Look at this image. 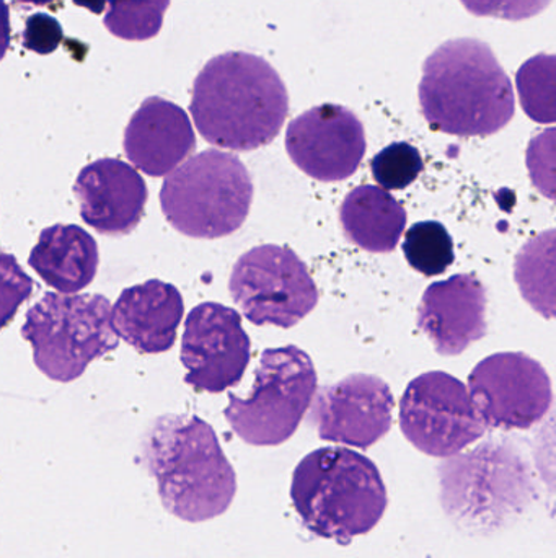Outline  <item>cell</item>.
<instances>
[{"instance_id":"4fadbf2b","label":"cell","mask_w":556,"mask_h":558,"mask_svg":"<svg viewBox=\"0 0 556 558\" xmlns=\"http://www.w3.org/2000/svg\"><path fill=\"white\" fill-rule=\"evenodd\" d=\"M394 405L384 380L353 374L317 396L310 422L325 441L368 449L391 432Z\"/></svg>"},{"instance_id":"f546056e","label":"cell","mask_w":556,"mask_h":558,"mask_svg":"<svg viewBox=\"0 0 556 558\" xmlns=\"http://www.w3.org/2000/svg\"><path fill=\"white\" fill-rule=\"evenodd\" d=\"M22 3H29V5H48V3L55 2V0H18Z\"/></svg>"},{"instance_id":"4316f807","label":"cell","mask_w":556,"mask_h":558,"mask_svg":"<svg viewBox=\"0 0 556 558\" xmlns=\"http://www.w3.org/2000/svg\"><path fill=\"white\" fill-rule=\"evenodd\" d=\"M64 33L58 20L46 13L28 16L23 29V46L36 54H51L61 45Z\"/></svg>"},{"instance_id":"603a6c76","label":"cell","mask_w":556,"mask_h":558,"mask_svg":"<svg viewBox=\"0 0 556 558\" xmlns=\"http://www.w3.org/2000/svg\"><path fill=\"white\" fill-rule=\"evenodd\" d=\"M516 82L528 117L542 124L555 123V56L529 59L519 69Z\"/></svg>"},{"instance_id":"7402d4cb","label":"cell","mask_w":556,"mask_h":558,"mask_svg":"<svg viewBox=\"0 0 556 558\" xmlns=\"http://www.w3.org/2000/svg\"><path fill=\"white\" fill-rule=\"evenodd\" d=\"M405 257L424 277H437L454 264V242L441 222L424 221L407 232Z\"/></svg>"},{"instance_id":"9a60e30c","label":"cell","mask_w":556,"mask_h":558,"mask_svg":"<svg viewBox=\"0 0 556 558\" xmlns=\"http://www.w3.org/2000/svg\"><path fill=\"white\" fill-rule=\"evenodd\" d=\"M486 291L473 275L434 282L421 299L418 328L437 353L457 356L486 335Z\"/></svg>"},{"instance_id":"ba28073f","label":"cell","mask_w":556,"mask_h":558,"mask_svg":"<svg viewBox=\"0 0 556 558\" xmlns=\"http://www.w3.org/2000/svg\"><path fill=\"white\" fill-rule=\"evenodd\" d=\"M228 291L255 325L291 328L319 304V289L296 252L260 245L238 258Z\"/></svg>"},{"instance_id":"cb8c5ba5","label":"cell","mask_w":556,"mask_h":558,"mask_svg":"<svg viewBox=\"0 0 556 558\" xmlns=\"http://www.w3.org/2000/svg\"><path fill=\"white\" fill-rule=\"evenodd\" d=\"M420 150L408 143H394L372 159L371 170L375 182L385 190H404L423 172Z\"/></svg>"},{"instance_id":"8fae6325","label":"cell","mask_w":556,"mask_h":558,"mask_svg":"<svg viewBox=\"0 0 556 558\" xmlns=\"http://www.w3.org/2000/svg\"><path fill=\"white\" fill-rule=\"evenodd\" d=\"M251 343L234 308L205 302L189 312L182 340L185 383L202 392L237 386L250 363Z\"/></svg>"},{"instance_id":"5b68a950","label":"cell","mask_w":556,"mask_h":558,"mask_svg":"<svg viewBox=\"0 0 556 558\" xmlns=\"http://www.w3.org/2000/svg\"><path fill=\"white\" fill-rule=\"evenodd\" d=\"M254 182L238 157L209 149L176 167L162 185L160 206L173 229L193 239H219L244 225Z\"/></svg>"},{"instance_id":"484cf974","label":"cell","mask_w":556,"mask_h":558,"mask_svg":"<svg viewBox=\"0 0 556 558\" xmlns=\"http://www.w3.org/2000/svg\"><path fill=\"white\" fill-rule=\"evenodd\" d=\"M472 15L521 22L544 12L552 0H460Z\"/></svg>"},{"instance_id":"277c9868","label":"cell","mask_w":556,"mask_h":558,"mask_svg":"<svg viewBox=\"0 0 556 558\" xmlns=\"http://www.w3.org/2000/svg\"><path fill=\"white\" fill-rule=\"evenodd\" d=\"M291 498L310 533L339 546L374 530L388 505L378 465L346 448L306 456L294 471Z\"/></svg>"},{"instance_id":"44dd1931","label":"cell","mask_w":556,"mask_h":558,"mask_svg":"<svg viewBox=\"0 0 556 558\" xmlns=\"http://www.w3.org/2000/svg\"><path fill=\"white\" fill-rule=\"evenodd\" d=\"M170 0H108L104 26L126 41H147L159 35Z\"/></svg>"},{"instance_id":"9c48e42d","label":"cell","mask_w":556,"mask_h":558,"mask_svg":"<svg viewBox=\"0 0 556 558\" xmlns=\"http://www.w3.org/2000/svg\"><path fill=\"white\" fill-rule=\"evenodd\" d=\"M405 438L433 458H449L486 432L466 384L443 371L411 380L400 400Z\"/></svg>"},{"instance_id":"5bb4252c","label":"cell","mask_w":556,"mask_h":558,"mask_svg":"<svg viewBox=\"0 0 556 558\" xmlns=\"http://www.w3.org/2000/svg\"><path fill=\"white\" fill-rule=\"evenodd\" d=\"M74 193L85 225L103 235L131 234L143 221L149 198L139 172L110 157L84 167L75 180Z\"/></svg>"},{"instance_id":"30bf717a","label":"cell","mask_w":556,"mask_h":558,"mask_svg":"<svg viewBox=\"0 0 556 558\" xmlns=\"http://www.w3.org/2000/svg\"><path fill=\"white\" fill-rule=\"evenodd\" d=\"M470 397L492 428L528 429L554 402L552 380L539 361L524 353H498L473 367Z\"/></svg>"},{"instance_id":"52a82bcc","label":"cell","mask_w":556,"mask_h":558,"mask_svg":"<svg viewBox=\"0 0 556 558\" xmlns=\"http://www.w3.org/2000/svg\"><path fill=\"white\" fill-rule=\"evenodd\" d=\"M316 392L317 371L309 354L294 344L271 348L261 354L250 396L231 393L224 415L248 445H283L299 428Z\"/></svg>"},{"instance_id":"d4e9b609","label":"cell","mask_w":556,"mask_h":558,"mask_svg":"<svg viewBox=\"0 0 556 558\" xmlns=\"http://www.w3.org/2000/svg\"><path fill=\"white\" fill-rule=\"evenodd\" d=\"M33 288V279L16 258L0 251V330L13 320L20 305L32 298Z\"/></svg>"},{"instance_id":"f1b7e54d","label":"cell","mask_w":556,"mask_h":558,"mask_svg":"<svg viewBox=\"0 0 556 558\" xmlns=\"http://www.w3.org/2000/svg\"><path fill=\"white\" fill-rule=\"evenodd\" d=\"M74 3L75 5L82 7V9H87L88 12L100 15L101 12H104L107 0H74Z\"/></svg>"},{"instance_id":"2e32d148","label":"cell","mask_w":556,"mask_h":558,"mask_svg":"<svg viewBox=\"0 0 556 558\" xmlns=\"http://www.w3.org/2000/svg\"><path fill=\"white\" fill-rule=\"evenodd\" d=\"M124 154L149 177L172 173L195 150L196 136L183 108L165 98L140 104L124 131Z\"/></svg>"},{"instance_id":"7a4b0ae2","label":"cell","mask_w":556,"mask_h":558,"mask_svg":"<svg viewBox=\"0 0 556 558\" xmlns=\"http://www.w3.org/2000/svg\"><path fill=\"white\" fill-rule=\"evenodd\" d=\"M418 94L424 120L453 136H492L515 117L511 81L479 39L441 45L424 61Z\"/></svg>"},{"instance_id":"e0dca14e","label":"cell","mask_w":556,"mask_h":558,"mask_svg":"<svg viewBox=\"0 0 556 558\" xmlns=\"http://www.w3.org/2000/svg\"><path fill=\"white\" fill-rule=\"evenodd\" d=\"M111 312L114 330L127 344L143 354H159L175 344L185 304L175 286L149 279L124 289Z\"/></svg>"},{"instance_id":"7c38bea8","label":"cell","mask_w":556,"mask_h":558,"mask_svg":"<svg viewBox=\"0 0 556 558\" xmlns=\"http://www.w3.org/2000/svg\"><path fill=\"white\" fill-rule=\"evenodd\" d=\"M286 149L291 160L312 179L342 182L365 159V126L348 108L320 105L291 121Z\"/></svg>"},{"instance_id":"8992f818","label":"cell","mask_w":556,"mask_h":558,"mask_svg":"<svg viewBox=\"0 0 556 558\" xmlns=\"http://www.w3.org/2000/svg\"><path fill=\"white\" fill-rule=\"evenodd\" d=\"M25 318L22 337L32 344L36 367L55 383L78 379L91 361L118 347L104 295L46 292Z\"/></svg>"},{"instance_id":"3957f363","label":"cell","mask_w":556,"mask_h":558,"mask_svg":"<svg viewBox=\"0 0 556 558\" xmlns=\"http://www.w3.org/2000/svg\"><path fill=\"white\" fill-rule=\"evenodd\" d=\"M143 458L163 507L180 520L221 517L237 494L234 468L214 429L198 416H160L144 439Z\"/></svg>"},{"instance_id":"6da1fadb","label":"cell","mask_w":556,"mask_h":558,"mask_svg":"<svg viewBox=\"0 0 556 558\" xmlns=\"http://www.w3.org/2000/svg\"><path fill=\"white\" fill-rule=\"evenodd\" d=\"M189 111L209 144L247 153L276 140L289 111V95L267 59L225 52L199 72Z\"/></svg>"},{"instance_id":"ffe728a7","label":"cell","mask_w":556,"mask_h":558,"mask_svg":"<svg viewBox=\"0 0 556 558\" xmlns=\"http://www.w3.org/2000/svg\"><path fill=\"white\" fill-rule=\"evenodd\" d=\"M554 238L555 231L544 232L516 258V281L522 295L548 318L554 317Z\"/></svg>"},{"instance_id":"d6986e66","label":"cell","mask_w":556,"mask_h":558,"mask_svg":"<svg viewBox=\"0 0 556 558\" xmlns=\"http://www.w3.org/2000/svg\"><path fill=\"white\" fill-rule=\"evenodd\" d=\"M339 221L353 244L371 254H388L407 228V211L387 190L365 185L346 196Z\"/></svg>"},{"instance_id":"ac0fdd59","label":"cell","mask_w":556,"mask_h":558,"mask_svg":"<svg viewBox=\"0 0 556 558\" xmlns=\"http://www.w3.org/2000/svg\"><path fill=\"white\" fill-rule=\"evenodd\" d=\"M98 245L75 225H54L39 234L28 265L39 278L62 294L82 291L97 277Z\"/></svg>"},{"instance_id":"83f0119b","label":"cell","mask_w":556,"mask_h":558,"mask_svg":"<svg viewBox=\"0 0 556 558\" xmlns=\"http://www.w3.org/2000/svg\"><path fill=\"white\" fill-rule=\"evenodd\" d=\"M12 28H10V10L5 0H0V61L5 58L12 39Z\"/></svg>"}]
</instances>
